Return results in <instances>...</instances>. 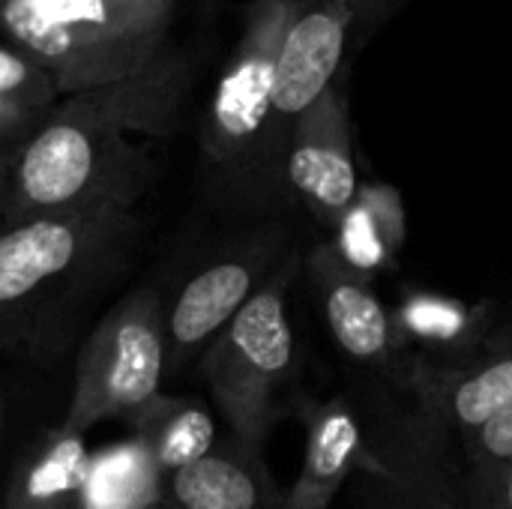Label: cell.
<instances>
[{
  "label": "cell",
  "mask_w": 512,
  "mask_h": 509,
  "mask_svg": "<svg viewBox=\"0 0 512 509\" xmlns=\"http://www.w3.org/2000/svg\"><path fill=\"white\" fill-rule=\"evenodd\" d=\"M192 78V54L168 48L132 78L63 96L12 159L0 219L135 210L156 180L150 144L177 126Z\"/></svg>",
  "instance_id": "1"
},
{
  "label": "cell",
  "mask_w": 512,
  "mask_h": 509,
  "mask_svg": "<svg viewBox=\"0 0 512 509\" xmlns=\"http://www.w3.org/2000/svg\"><path fill=\"white\" fill-rule=\"evenodd\" d=\"M144 222L135 210L0 219V357L54 372L126 282Z\"/></svg>",
  "instance_id": "2"
},
{
  "label": "cell",
  "mask_w": 512,
  "mask_h": 509,
  "mask_svg": "<svg viewBox=\"0 0 512 509\" xmlns=\"http://www.w3.org/2000/svg\"><path fill=\"white\" fill-rule=\"evenodd\" d=\"M294 0H249L240 39L201 117L198 186L222 216L270 222L294 210L276 138V66Z\"/></svg>",
  "instance_id": "3"
},
{
  "label": "cell",
  "mask_w": 512,
  "mask_h": 509,
  "mask_svg": "<svg viewBox=\"0 0 512 509\" xmlns=\"http://www.w3.org/2000/svg\"><path fill=\"white\" fill-rule=\"evenodd\" d=\"M174 15L177 0H0V33L72 96L153 66Z\"/></svg>",
  "instance_id": "4"
},
{
  "label": "cell",
  "mask_w": 512,
  "mask_h": 509,
  "mask_svg": "<svg viewBox=\"0 0 512 509\" xmlns=\"http://www.w3.org/2000/svg\"><path fill=\"white\" fill-rule=\"evenodd\" d=\"M303 249L294 243L264 288L234 315L198 363V375L240 444L261 450L282 417V390L297 375V333L288 297L303 276Z\"/></svg>",
  "instance_id": "5"
},
{
  "label": "cell",
  "mask_w": 512,
  "mask_h": 509,
  "mask_svg": "<svg viewBox=\"0 0 512 509\" xmlns=\"http://www.w3.org/2000/svg\"><path fill=\"white\" fill-rule=\"evenodd\" d=\"M168 381L165 303L162 288L138 285L108 306L75 351L63 426L87 435L90 429L129 423Z\"/></svg>",
  "instance_id": "6"
},
{
  "label": "cell",
  "mask_w": 512,
  "mask_h": 509,
  "mask_svg": "<svg viewBox=\"0 0 512 509\" xmlns=\"http://www.w3.org/2000/svg\"><path fill=\"white\" fill-rule=\"evenodd\" d=\"M291 246L294 237L285 219L252 222L195 264L171 291H162L168 378L201 363L204 351L264 288Z\"/></svg>",
  "instance_id": "7"
},
{
  "label": "cell",
  "mask_w": 512,
  "mask_h": 509,
  "mask_svg": "<svg viewBox=\"0 0 512 509\" xmlns=\"http://www.w3.org/2000/svg\"><path fill=\"white\" fill-rule=\"evenodd\" d=\"M411 0H294L279 48L273 123L288 156L297 117L342 75Z\"/></svg>",
  "instance_id": "8"
},
{
  "label": "cell",
  "mask_w": 512,
  "mask_h": 509,
  "mask_svg": "<svg viewBox=\"0 0 512 509\" xmlns=\"http://www.w3.org/2000/svg\"><path fill=\"white\" fill-rule=\"evenodd\" d=\"M303 273L339 354L393 390H408L417 357H411L396 315L381 303L372 279L351 270L330 240L306 252Z\"/></svg>",
  "instance_id": "9"
},
{
  "label": "cell",
  "mask_w": 512,
  "mask_h": 509,
  "mask_svg": "<svg viewBox=\"0 0 512 509\" xmlns=\"http://www.w3.org/2000/svg\"><path fill=\"white\" fill-rule=\"evenodd\" d=\"M285 177L294 204H300L327 234L357 198L354 132L348 105V75L333 81L294 123Z\"/></svg>",
  "instance_id": "10"
},
{
  "label": "cell",
  "mask_w": 512,
  "mask_h": 509,
  "mask_svg": "<svg viewBox=\"0 0 512 509\" xmlns=\"http://www.w3.org/2000/svg\"><path fill=\"white\" fill-rule=\"evenodd\" d=\"M408 393L441 435L450 432L465 444L512 405V327L456 366H432L417 357Z\"/></svg>",
  "instance_id": "11"
},
{
  "label": "cell",
  "mask_w": 512,
  "mask_h": 509,
  "mask_svg": "<svg viewBox=\"0 0 512 509\" xmlns=\"http://www.w3.org/2000/svg\"><path fill=\"white\" fill-rule=\"evenodd\" d=\"M297 411L306 426V453L297 483L285 492V507L330 509L366 459L369 417L345 393L303 399Z\"/></svg>",
  "instance_id": "12"
},
{
  "label": "cell",
  "mask_w": 512,
  "mask_h": 509,
  "mask_svg": "<svg viewBox=\"0 0 512 509\" xmlns=\"http://www.w3.org/2000/svg\"><path fill=\"white\" fill-rule=\"evenodd\" d=\"M60 420L45 426L15 459L3 509H90L93 447L87 435Z\"/></svg>",
  "instance_id": "13"
},
{
  "label": "cell",
  "mask_w": 512,
  "mask_h": 509,
  "mask_svg": "<svg viewBox=\"0 0 512 509\" xmlns=\"http://www.w3.org/2000/svg\"><path fill=\"white\" fill-rule=\"evenodd\" d=\"M162 509H288L264 453L222 435L195 465L165 477Z\"/></svg>",
  "instance_id": "14"
},
{
  "label": "cell",
  "mask_w": 512,
  "mask_h": 509,
  "mask_svg": "<svg viewBox=\"0 0 512 509\" xmlns=\"http://www.w3.org/2000/svg\"><path fill=\"white\" fill-rule=\"evenodd\" d=\"M126 426L129 435L147 450L162 477L201 462L222 438L210 408L192 396L162 393Z\"/></svg>",
  "instance_id": "15"
},
{
  "label": "cell",
  "mask_w": 512,
  "mask_h": 509,
  "mask_svg": "<svg viewBox=\"0 0 512 509\" xmlns=\"http://www.w3.org/2000/svg\"><path fill=\"white\" fill-rule=\"evenodd\" d=\"M63 99L54 75L15 45H0V156L15 159Z\"/></svg>",
  "instance_id": "16"
},
{
  "label": "cell",
  "mask_w": 512,
  "mask_h": 509,
  "mask_svg": "<svg viewBox=\"0 0 512 509\" xmlns=\"http://www.w3.org/2000/svg\"><path fill=\"white\" fill-rule=\"evenodd\" d=\"M66 399L69 387L39 369L0 378V509L15 459L45 426L63 417Z\"/></svg>",
  "instance_id": "17"
},
{
  "label": "cell",
  "mask_w": 512,
  "mask_h": 509,
  "mask_svg": "<svg viewBox=\"0 0 512 509\" xmlns=\"http://www.w3.org/2000/svg\"><path fill=\"white\" fill-rule=\"evenodd\" d=\"M402 330L405 345H426L441 357H453V363L471 360L489 339L483 336L486 315H474L462 303L435 297V294H411L402 309L393 312Z\"/></svg>",
  "instance_id": "18"
},
{
  "label": "cell",
  "mask_w": 512,
  "mask_h": 509,
  "mask_svg": "<svg viewBox=\"0 0 512 509\" xmlns=\"http://www.w3.org/2000/svg\"><path fill=\"white\" fill-rule=\"evenodd\" d=\"M162 504L165 477L132 435L93 447L90 509H162Z\"/></svg>",
  "instance_id": "19"
},
{
  "label": "cell",
  "mask_w": 512,
  "mask_h": 509,
  "mask_svg": "<svg viewBox=\"0 0 512 509\" xmlns=\"http://www.w3.org/2000/svg\"><path fill=\"white\" fill-rule=\"evenodd\" d=\"M330 246L336 249V255L351 270H357V273H363L369 279L378 270H387V267L396 264V255L390 252V246L384 243V237L375 228L372 216L360 207L357 198L348 207V213L342 216V222L336 225V231L330 234Z\"/></svg>",
  "instance_id": "20"
},
{
  "label": "cell",
  "mask_w": 512,
  "mask_h": 509,
  "mask_svg": "<svg viewBox=\"0 0 512 509\" xmlns=\"http://www.w3.org/2000/svg\"><path fill=\"white\" fill-rule=\"evenodd\" d=\"M465 495L489 483L512 462V405L498 411L465 444Z\"/></svg>",
  "instance_id": "21"
},
{
  "label": "cell",
  "mask_w": 512,
  "mask_h": 509,
  "mask_svg": "<svg viewBox=\"0 0 512 509\" xmlns=\"http://www.w3.org/2000/svg\"><path fill=\"white\" fill-rule=\"evenodd\" d=\"M357 201H360V207L372 216V222H375V228L381 231V237H384V243L390 246V252L399 255V249L405 246V237H408L402 192H399L396 186H390V183L372 180V183H360Z\"/></svg>",
  "instance_id": "22"
},
{
  "label": "cell",
  "mask_w": 512,
  "mask_h": 509,
  "mask_svg": "<svg viewBox=\"0 0 512 509\" xmlns=\"http://www.w3.org/2000/svg\"><path fill=\"white\" fill-rule=\"evenodd\" d=\"M465 509H512V462L489 483L465 495Z\"/></svg>",
  "instance_id": "23"
},
{
  "label": "cell",
  "mask_w": 512,
  "mask_h": 509,
  "mask_svg": "<svg viewBox=\"0 0 512 509\" xmlns=\"http://www.w3.org/2000/svg\"><path fill=\"white\" fill-rule=\"evenodd\" d=\"M9 165H12V159H6V156H0V195H3V183H6V174H9Z\"/></svg>",
  "instance_id": "24"
}]
</instances>
